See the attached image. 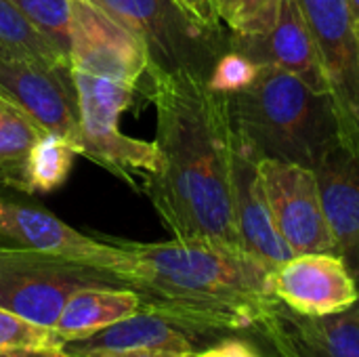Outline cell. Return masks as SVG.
<instances>
[{
    "instance_id": "1",
    "label": "cell",
    "mask_w": 359,
    "mask_h": 357,
    "mask_svg": "<svg viewBox=\"0 0 359 357\" xmlns=\"http://www.w3.org/2000/svg\"><path fill=\"white\" fill-rule=\"evenodd\" d=\"M160 170L145 189L175 240L240 248L233 215V130L225 95L196 74L147 69Z\"/></svg>"
},
{
    "instance_id": "2",
    "label": "cell",
    "mask_w": 359,
    "mask_h": 357,
    "mask_svg": "<svg viewBox=\"0 0 359 357\" xmlns=\"http://www.w3.org/2000/svg\"><path fill=\"white\" fill-rule=\"evenodd\" d=\"M116 244L122 248V261L111 274L137 290L145 307L194 339L248 335L278 301L269 292V269L242 248L175 238Z\"/></svg>"
},
{
    "instance_id": "3",
    "label": "cell",
    "mask_w": 359,
    "mask_h": 357,
    "mask_svg": "<svg viewBox=\"0 0 359 357\" xmlns=\"http://www.w3.org/2000/svg\"><path fill=\"white\" fill-rule=\"evenodd\" d=\"M225 101L233 141L255 160H286L313 170L341 143L330 95L286 69L261 65L255 82Z\"/></svg>"
},
{
    "instance_id": "4",
    "label": "cell",
    "mask_w": 359,
    "mask_h": 357,
    "mask_svg": "<svg viewBox=\"0 0 359 357\" xmlns=\"http://www.w3.org/2000/svg\"><path fill=\"white\" fill-rule=\"evenodd\" d=\"M118 23L130 29L147 50V69L166 74L187 72L204 80L223 53L231 32L191 17L177 0H93Z\"/></svg>"
},
{
    "instance_id": "5",
    "label": "cell",
    "mask_w": 359,
    "mask_h": 357,
    "mask_svg": "<svg viewBox=\"0 0 359 357\" xmlns=\"http://www.w3.org/2000/svg\"><path fill=\"white\" fill-rule=\"evenodd\" d=\"M78 95V156H86L130 185L139 175L145 179L160 170V151L156 141L126 137L118 128L124 109L130 107L135 84L90 76L72 69Z\"/></svg>"
},
{
    "instance_id": "6",
    "label": "cell",
    "mask_w": 359,
    "mask_h": 357,
    "mask_svg": "<svg viewBox=\"0 0 359 357\" xmlns=\"http://www.w3.org/2000/svg\"><path fill=\"white\" fill-rule=\"evenodd\" d=\"M93 286L124 284L109 271L61 257L0 250V307L38 326L53 330L69 297Z\"/></svg>"
},
{
    "instance_id": "7",
    "label": "cell",
    "mask_w": 359,
    "mask_h": 357,
    "mask_svg": "<svg viewBox=\"0 0 359 357\" xmlns=\"http://www.w3.org/2000/svg\"><path fill=\"white\" fill-rule=\"evenodd\" d=\"M318 46L341 143L359 160V38L347 0H299Z\"/></svg>"
},
{
    "instance_id": "8",
    "label": "cell",
    "mask_w": 359,
    "mask_h": 357,
    "mask_svg": "<svg viewBox=\"0 0 359 357\" xmlns=\"http://www.w3.org/2000/svg\"><path fill=\"white\" fill-rule=\"evenodd\" d=\"M259 177L276 227L290 250L294 255H334L316 173L297 162L263 158L259 160Z\"/></svg>"
},
{
    "instance_id": "9",
    "label": "cell",
    "mask_w": 359,
    "mask_h": 357,
    "mask_svg": "<svg viewBox=\"0 0 359 357\" xmlns=\"http://www.w3.org/2000/svg\"><path fill=\"white\" fill-rule=\"evenodd\" d=\"M0 250L61 257L109 274L122 261V248L116 242L80 234L46 208L23 204L4 194H0Z\"/></svg>"
},
{
    "instance_id": "10",
    "label": "cell",
    "mask_w": 359,
    "mask_h": 357,
    "mask_svg": "<svg viewBox=\"0 0 359 357\" xmlns=\"http://www.w3.org/2000/svg\"><path fill=\"white\" fill-rule=\"evenodd\" d=\"M72 4V69L135 84L145 76L149 59L145 44L93 0Z\"/></svg>"
},
{
    "instance_id": "11",
    "label": "cell",
    "mask_w": 359,
    "mask_h": 357,
    "mask_svg": "<svg viewBox=\"0 0 359 357\" xmlns=\"http://www.w3.org/2000/svg\"><path fill=\"white\" fill-rule=\"evenodd\" d=\"M0 95L44 133H55L78 149L80 116L72 67H53L19 57H0Z\"/></svg>"
},
{
    "instance_id": "12",
    "label": "cell",
    "mask_w": 359,
    "mask_h": 357,
    "mask_svg": "<svg viewBox=\"0 0 359 357\" xmlns=\"http://www.w3.org/2000/svg\"><path fill=\"white\" fill-rule=\"evenodd\" d=\"M248 337L267 357H359V301L326 318H301L276 301Z\"/></svg>"
},
{
    "instance_id": "13",
    "label": "cell",
    "mask_w": 359,
    "mask_h": 357,
    "mask_svg": "<svg viewBox=\"0 0 359 357\" xmlns=\"http://www.w3.org/2000/svg\"><path fill=\"white\" fill-rule=\"evenodd\" d=\"M269 292L301 318H326L353 307L359 284L332 252L294 255L269 271Z\"/></svg>"
},
{
    "instance_id": "14",
    "label": "cell",
    "mask_w": 359,
    "mask_h": 357,
    "mask_svg": "<svg viewBox=\"0 0 359 357\" xmlns=\"http://www.w3.org/2000/svg\"><path fill=\"white\" fill-rule=\"evenodd\" d=\"M229 48L257 65L286 69L311 88L328 93L318 46L299 0H280L269 27L257 34H231Z\"/></svg>"
},
{
    "instance_id": "15",
    "label": "cell",
    "mask_w": 359,
    "mask_h": 357,
    "mask_svg": "<svg viewBox=\"0 0 359 357\" xmlns=\"http://www.w3.org/2000/svg\"><path fill=\"white\" fill-rule=\"evenodd\" d=\"M233 215L240 248L269 271L294 257L276 227L259 177V160L240 145L233 151Z\"/></svg>"
},
{
    "instance_id": "16",
    "label": "cell",
    "mask_w": 359,
    "mask_h": 357,
    "mask_svg": "<svg viewBox=\"0 0 359 357\" xmlns=\"http://www.w3.org/2000/svg\"><path fill=\"white\" fill-rule=\"evenodd\" d=\"M334 255L359 284V160L339 143L313 168Z\"/></svg>"
},
{
    "instance_id": "17",
    "label": "cell",
    "mask_w": 359,
    "mask_h": 357,
    "mask_svg": "<svg viewBox=\"0 0 359 357\" xmlns=\"http://www.w3.org/2000/svg\"><path fill=\"white\" fill-rule=\"evenodd\" d=\"M72 357H88L93 353L130 351V349H172L196 351V339L172 324L168 318L151 311L141 303L133 316L95 332L88 339L63 345Z\"/></svg>"
},
{
    "instance_id": "18",
    "label": "cell",
    "mask_w": 359,
    "mask_h": 357,
    "mask_svg": "<svg viewBox=\"0 0 359 357\" xmlns=\"http://www.w3.org/2000/svg\"><path fill=\"white\" fill-rule=\"evenodd\" d=\"M141 295L126 286L82 288L69 297L53 326V332L63 345L82 341L133 316L141 309Z\"/></svg>"
},
{
    "instance_id": "19",
    "label": "cell",
    "mask_w": 359,
    "mask_h": 357,
    "mask_svg": "<svg viewBox=\"0 0 359 357\" xmlns=\"http://www.w3.org/2000/svg\"><path fill=\"white\" fill-rule=\"evenodd\" d=\"M42 128L0 95V189L29 194L27 162Z\"/></svg>"
},
{
    "instance_id": "20",
    "label": "cell",
    "mask_w": 359,
    "mask_h": 357,
    "mask_svg": "<svg viewBox=\"0 0 359 357\" xmlns=\"http://www.w3.org/2000/svg\"><path fill=\"white\" fill-rule=\"evenodd\" d=\"M0 57H19L53 67H72L69 59L11 2L0 0Z\"/></svg>"
},
{
    "instance_id": "21",
    "label": "cell",
    "mask_w": 359,
    "mask_h": 357,
    "mask_svg": "<svg viewBox=\"0 0 359 357\" xmlns=\"http://www.w3.org/2000/svg\"><path fill=\"white\" fill-rule=\"evenodd\" d=\"M78 149L74 143L55 133H42L27 162L29 194H48L61 187L72 170Z\"/></svg>"
},
{
    "instance_id": "22",
    "label": "cell",
    "mask_w": 359,
    "mask_h": 357,
    "mask_svg": "<svg viewBox=\"0 0 359 357\" xmlns=\"http://www.w3.org/2000/svg\"><path fill=\"white\" fill-rule=\"evenodd\" d=\"M67 59L72 44L69 0H11Z\"/></svg>"
},
{
    "instance_id": "23",
    "label": "cell",
    "mask_w": 359,
    "mask_h": 357,
    "mask_svg": "<svg viewBox=\"0 0 359 357\" xmlns=\"http://www.w3.org/2000/svg\"><path fill=\"white\" fill-rule=\"evenodd\" d=\"M280 0H212L217 17L231 34H257L271 25Z\"/></svg>"
},
{
    "instance_id": "24",
    "label": "cell",
    "mask_w": 359,
    "mask_h": 357,
    "mask_svg": "<svg viewBox=\"0 0 359 357\" xmlns=\"http://www.w3.org/2000/svg\"><path fill=\"white\" fill-rule=\"evenodd\" d=\"M63 345L50 328L38 326L4 307H0V353L13 349Z\"/></svg>"
},
{
    "instance_id": "25",
    "label": "cell",
    "mask_w": 359,
    "mask_h": 357,
    "mask_svg": "<svg viewBox=\"0 0 359 357\" xmlns=\"http://www.w3.org/2000/svg\"><path fill=\"white\" fill-rule=\"evenodd\" d=\"M259 69H261V65H257L242 53L229 48L227 53L221 55V59L212 67V74L208 76L206 82L215 93L231 95V93L244 90L246 86H250L255 82Z\"/></svg>"
},
{
    "instance_id": "26",
    "label": "cell",
    "mask_w": 359,
    "mask_h": 357,
    "mask_svg": "<svg viewBox=\"0 0 359 357\" xmlns=\"http://www.w3.org/2000/svg\"><path fill=\"white\" fill-rule=\"evenodd\" d=\"M196 357H267L263 347L248 335L244 337H227L202 351H196Z\"/></svg>"
},
{
    "instance_id": "27",
    "label": "cell",
    "mask_w": 359,
    "mask_h": 357,
    "mask_svg": "<svg viewBox=\"0 0 359 357\" xmlns=\"http://www.w3.org/2000/svg\"><path fill=\"white\" fill-rule=\"evenodd\" d=\"M177 2L198 21L208 23V25H221V19L217 17L212 0H177Z\"/></svg>"
},
{
    "instance_id": "28",
    "label": "cell",
    "mask_w": 359,
    "mask_h": 357,
    "mask_svg": "<svg viewBox=\"0 0 359 357\" xmlns=\"http://www.w3.org/2000/svg\"><path fill=\"white\" fill-rule=\"evenodd\" d=\"M88 357H196V351H172V349H130V351H109L93 353Z\"/></svg>"
},
{
    "instance_id": "29",
    "label": "cell",
    "mask_w": 359,
    "mask_h": 357,
    "mask_svg": "<svg viewBox=\"0 0 359 357\" xmlns=\"http://www.w3.org/2000/svg\"><path fill=\"white\" fill-rule=\"evenodd\" d=\"M0 357H72L63 345H48V347H29V349H13L2 351Z\"/></svg>"
},
{
    "instance_id": "30",
    "label": "cell",
    "mask_w": 359,
    "mask_h": 357,
    "mask_svg": "<svg viewBox=\"0 0 359 357\" xmlns=\"http://www.w3.org/2000/svg\"><path fill=\"white\" fill-rule=\"evenodd\" d=\"M347 4H349V11H351V17H353V21H358L359 19V0H347Z\"/></svg>"
},
{
    "instance_id": "31",
    "label": "cell",
    "mask_w": 359,
    "mask_h": 357,
    "mask_svg": "<svg viewBox=\"0 0 359 357\" xmlns=\"http://www.w3.org/2000/svg\"><path fill=\"white\" fill-rule=\"evenodd\" d=\"M355 29H358V38H359V19L355 21Z\"/></svg>"
}]
</instances>
